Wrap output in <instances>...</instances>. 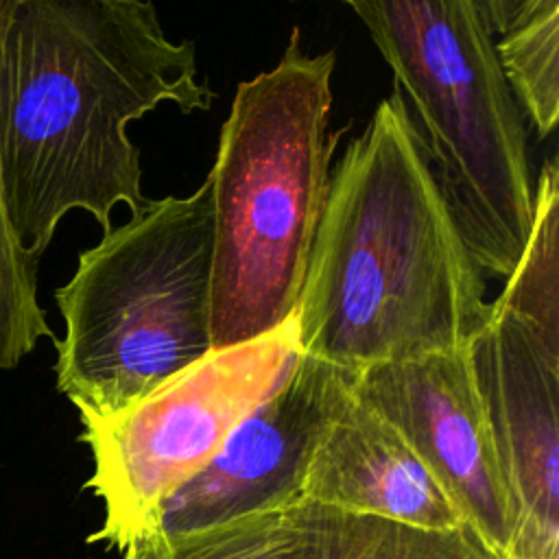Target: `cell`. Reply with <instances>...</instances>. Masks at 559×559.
I'll list each match as a JSON object with an SVG mask.
<instances>
[{
	"instance_id": "1",
	"label": "cell",
	"mask_w": 559,
	"mask_h": 559,
	"mask_svg": "<svg viewBox=\"0 0 559 559\" xmlns=\"http://www.w3.org/2000/svg\"><path fill=\"white\" fill-rule=\"evenodd\" d=\"M192 41H170L151 0H9L0 52V164L17 245L41 260L57 225L85 210L107 234L142 192L131 120L175 103L205 111Z\"/></svg>"
},
{
	"instance_id": "2",
	"label": "cell",
	"mask_w": 559,
	"mask_h": 559,
	"mask_svg": "<svg viewBox=\"0 0 559 559\" xmlns=\"http://www.w3.org/2000/svg\"><path fill=\"white\" fill-rule=\"evenodd\" d=\"M485 277L393 92L336 164L295 310L301 354L362 371L467 347Z\"/></svg>"
},
{
	"instance_id": "3",
	"label": "cell",
	"mask_w": 559,
	"mask_h": 559,
	"mask_svg": "<svg viewBox=\"0 0 559 559\" xmlns=\"http://www.w3.org/2000/svg\"><path fill=\"white\" fill-rule=\"evenodd\" d=\"M293 28L273 70L242 81L212 183V349L249 343L297 310L341 131L328 133L334 52L306 55Z\"/></svg>"
},
{
	"instance_id": "4",
	"label": "cell",
	"mask_w": 559,
	"mask_h": 559,
	"mask_svg": "<svg viewBox=\"0 0 559 559\" xmlns=\"http://www.w3.org/2000/svg\"><path fill=\"white\" fill-rule=\"evenodd\" d=\"M445 203L483 273L509 277L535 188L526 127L474 0H360Z\"/></svg>"
},
{
	"instance_id": "5",
	"label": "cell",
	"mask_w": 559,
	"mask_h": 559,
	"mask_svg": "<svg viewBox=\"0 0 559 559\" xmlns=\"http://www.w3.org/2000/svg\"><path fill=\"white\" fill-rule=\"evenodd\" d=\"M212 183L166 197L81 251L55 290L63 317L57 389L79 413L109 415L212 352Z\"/></svg>"
},
{
	"instance_id": "6",
	"label": "cell",
	"mask_w": 559,
	"mask_h": 559,
	"mask_svg": "<svg viewBox=\"0 0 559 559\" xmlns=\"http://www.w3.org/2000/svg\"><path fill=\"white\" fill-rule=\"evenodd\" d=\"M299 358L293 314L271 334L212 349L122 411L79 413L81 441L94 461L85 487L105 509L103 526L87 542L124 550L146 537L162 504L288 380Z\"/></svg>"
},
{
	"instance_id": "7",
	"label": "cell",
	"mask_w": 559,
	"mask_h": 559,
	"mask_svg": "<svg viewBox=\"0 0 559 559\" xmlns=\"http://www.w3.org/2000/svg\"><path fill=\"white\" fill-rule=\"evenodd\" d=\"M511 496V559H559V336L491 301L467 345Z\"/></svg>"
},
{
	"instance_id": "8",
	"label": "cell",
	"mask_w": 559,
	"mask_h": 559,
	"mask_svg": "<svg viewBox=\"0 0 559 559\" xmlns=\"http://www.w3.org/2000/svg\"><path fill=\"white\" fill-rule=\"evenodd\" d=\"M354 384L356 371L301 354L288 380L162 504L146 537L190 533L304 502L310 459L325 428L354 395Z\"/></svg>"
},
{
	"instance_id": "9",
	"label": "cell",
	"mask_w": 559,
	"mask_h": 559,
	"mask_svg": "<svg viewBox=\"0 0 559 559\" xmlns=\"http://www.w3.org/2000/svg\"><path fill=\"white\" fill-rule=\"evenodd\" d=\"M354 389L400 430L461 520L511 559L513 504L467 347L367 367L356 373Z\"/></svg>"
},
{
	"instance_id": "10",
	"label": "cell",
	"mask_w": 559,
	"mask_h": 559,
	"mask_svg": "<svg viewBox=\"0 0 559 559\" xmlns=\"http://www.w3.org/2000/svg\"><path fill=\"white\" fill-rule=\"evenodd\" d=\"M301 498L426 528L465 524L400 430L360 400L356 389L325 428L310 459Z\"/></svg>"
},
{
	"instance_id": "11",
	"label": "cell",
	"mask_w": 559,
	"mask_h": 559,
	"mask_svg": "<svg viewBox=\"0 0 559 559\" xmlns=\"http://www.w3.org/2000/svg\"><path fill=\"white\" fill-rule=\"evenodd\" d=\"M122 559H321L314 507L262 511L190 533L144 537Z\"/></svg>"
},
{
	"instance_id": "12",
	"label": "cell",
	"mask_w": 559,
	"mask_h": 559,
	"mask_svg": "<svg viewBox=\"0 0 559 559\" xmlns=\"http://www.w3.org/2000/svg\"><path fill=\"white\" fill-rule=\"evenodd\" d=\"M312 507L321 559H502L467 524L426 528L376 515Z\"/></svg>"
},
{
	"instance_id": "13",
	"label": "cell",
	"mask_w": 559,
	"mask_h": 559,
	"mask_svg": "<svg viewBox=\"0 0 559 559\" xmlns=\"http://www.w3.org/2000/svg\"><path fill=\"white\" fill-rule=\"evenodd\" d=\"M7 11L9 0H0V52ZM37 271L39 260L31 258L11 231L0 164V371L17 367L41 338L55 341V332L37 299Z\"/></svg>"
},
{
	"instance_id": "14",
	"label": "cell",
	"mask_w": 559,
	"mask_h": 559,
	"mask_svg": "<svg viewBox=\"0 0 559 559\" xmlns=\"http://www.w3.org/2000/svg\"><path fill=\"white\" fill-rule=\"evenodd\" d=\"M496 52L515 100L548 135L559 116V17L504 35Z\"/></svg>"
},
{
	"instance_id": "15",
	"label": "cell",
	"mask_w": 559,
	"mask_h": 559,
	"mask_svg": "<svg viewBox=\"0 0 559 559\" xmlns=\"http://www.w3.org/2000/svg\"><path fill=\"white\" fill-rule=\"evenodd\" d=\"M491 35H511L535 22L559 17V0H474Z\"/></svg>"
},
{
	"instance_id": "16",
	"label": "cell",
	"mask_w": 559,
	"mask_h": 559,
	"mask_svg": "<svg viewBox=\"0 0 559 559\" xmlns=\"http://www.w3.org/2000/svg\"><path fill=\"white\" fill-rule=\"evenodd\" d=\"M343 2H347L354 11H356V9H358V4H360V0H343Z\"/></svg>"
}]
</instances>
